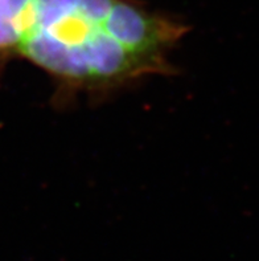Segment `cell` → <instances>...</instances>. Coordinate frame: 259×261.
<instances>
[{"mask_svg":"<svg viewBox=\"0 0 259 261\" xmlns=\"http://www.w3.org/2000/svg\"><path fill=\"white\" fill-rule=\"evenodd\" d=\"M101 27L132 53L155 60V53L160 46L176 40L184 32V28L118 0Z\"/></svg>","mask_w":259,"mask_h":261,"instance_id":"6da1fadb","label":"cell"},{"mask_svg":"<svg viewBox=\"0 0 259 261\" xmlns=\"http://www.w3.org/2000/svg\"><path fill=\"white\" fill-rule=\"evenodd\" d=\"M92 80H115L131 76L135 72L154 69L150 63L159 60L139 56L108 36L102 27H95L81 45Z\"/></svg>","mask_w":259,"mask_h":261,"instance_id":"7a4b0ae2","label":"cell"},{"mask_svg":"<svg viewBox=\"0 0 259 261\" xmlns=\"http://www.w3.org/2000/svg\"><path fill=\"white\" fill-rule=\"evenodd\" d=\"M94 28L95 27L83 19L76 10L57 20L56 23H53L44 31L59 40L60 43L72 48V46L82 45Z\"/></svg>","mask_w":259,"mask_h":261,"instance_id":"3957f363","label":"cell"},{"mask_svg":"<svg viewBox=\"0 0 259 261\" xmlns=\"http://www.w3.org/2000/svg\"><path fill=\"white\" fill-rule=\"evenodd\" d=\"M32 3L36 13V27L33 30H45L65 15L76 11L78 0H32Z\"/></svg>","mask_w":259,"mask_h":261,"instance_id":"277c9868","label":"cell"},{"mask_svg":"<svg viewBox=\"0 0 259 261\" xmlns=\"http://www.w3.org/2000/svg\"><path fill=\"white\" fill-rule=\"evenodd\" d=\"M117 0H78L77 11L94 27H101Z\"/></svg>","mask_w":259,"mask_h":261,"instance_id":"5b68a950","label":"cell"},{"mask_svg":"<svg viewBox=\"0 0 259 261\" xmlns=\"http://www.w3.org/2000/svg\"><path fill=\"white\" fill-rule=\"evenodd\" d=\"M19 44V33L13 27L8 0H0V49Z\"/></svg>","mask_w":259,"mask_h":261,"instance_id":"8992f818","label":"cell"},{"mask_svg":"<svg viewBox=\"0 0 259 261\" xmlns=\"http://www.w3.org/2000/svg\"><path fill=\"white\" fill-rule=\"evenodd\" d=\"M31 3H32V0H8V6H10L12 19H15V17H16L17 15Z\"/></svg>","mask_w":259,"mask_h":261,"instance_id":"52a82bcc","label":"cell"}]
</instances>
